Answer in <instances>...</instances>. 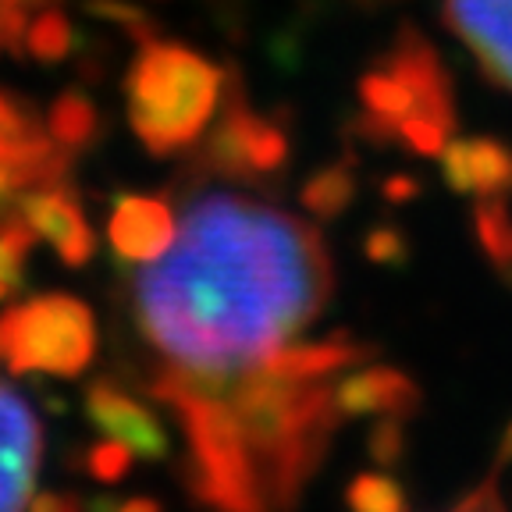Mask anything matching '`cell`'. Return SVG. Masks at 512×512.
<instances>
[{
  "instance_id": "1",
  "label": "cell",
  "mask_w": 512,
  "mask_h": 512,
  "mask_svg": "<svg viewBox=\"0 0 512 512\" xmlns=\"http://www.w3.org/2000/svg\"><path fill=\"white\" fill-rule=\"evenodd\" d=\"M335 292L324 235L246 196L189 203L175 242L136 278V324L168 367L228 374L306 331Z\"/></svg>"
},
{
  "instance_id": "2",
  "label": "cell",
  "mask_w": 512,
  "mask_h": 512,
  "mask_svg": "<svg viewBox=\"0 0 512 512\" xmlns=\"http://www.w3.org/2000/svg\"><path fill=\"white\" fill-rule=\"evenodd\" d=\"M338 377H292L249 363L228 374L164 367L146 388L185 434L182 484L192 502L232 512L296 505L331 434Z\"/></svg>"
},
{
  "instance_id": "3",
  "label": "cell",
  "mask_w": 512,
  "mask_h": 512,
  "mask_svg": "<svg viewBox=\"0 0 512 512\" xmlns=\"http://www.w3.org/2000/svg\"><path fill=\"white\" fill-rule=\"evenodd\" d=\"M228 68L196 54L185 43H139L125 72L128 125L150 157H182L210 128L217 104L224 100Z\"/></svg>"
},
{
  "instance_id": "4",
  "label": "cell",
  "mask_w": 512,
  "mask_h": 512,
  "mask_svg": "<svg viewBox=\"0 0 512 512\" xmlns=\"http://www.w3.org/2000/svg\"><path fill=\"white\" fill-rule=\"evenodd\" d=\"M288 157H292V143L285 125L278 118L256 114L246 104L239 75H232V89H224L221 118L189 150L185 178L189 182L228 178L239 185L271 189L288 175Z\"/></svg>"
},
{
  "instance_id": "5",
  "label": "cell",
  "mask_w": 512,
  "mask_h": 512,
  "mask_svg": "<svg viewBox=\"0 0 512 512\" xmlns=\"http://www.w3.org/2000/svg\"><path fill=\"white\" fill-rule=\"evenodd\" d=\"M0 349L11 374L79 377L96 356V320L82 299L50 292L0 317Z\"/></svg>"
},
{
  "instance_id": "6",
  "label": "cell",
  "mask_w": 512,
  "mask_h": 512,
  "mask_svg": "<svg viewBox=\"0 0 512 512\" xmlns=\"http://www.w3.org/2000/svg\"><path fill=\"white\" fill-rule=\"evenodd\" d=\"M82 409H86L89 424L107 438L121 441L132 448V456L150 459V463H164L171 456V434L160 424L146 402L132 399L114 377H96L89 381L86 395H82Z\"/></svg>"
},
{
  "instance_id": "7",
  "label": "cell",
  "mask_w": 512,
  "mask_h": 512,
  "mask_svg": "<svg viewBox=\"0 0 512 512\" xmlns=\"http://www.w3.org/2000/svg\"><path fill=\"white\" fill-rule=\"evenodd\" d=\"M43 431L29 402L0 384V512L25 509L40 477Z\"/></svg>"
},
{
  "instance_id": "8",
  "label": "cell",
  "mask_w": 512,
  "mask_h": 512,
  "mask_svg": "<svg viewBox=\"0 0 512 512\" xmlns=\"http://www.w3.org/2000/svg\"><path fill=\"white\" fill-rule=\"evenodd\" d=\"M381 61L392 68L395 75H402L409 89L416 96V111L424 118H434L438 125H445L448 132H456L459 114H456V86H452V75L441 64L438 50L427 43V36L416 29L413 22H402L395 32L392 47L384 50Z\"/></svg>"
},
{
  "instance_id": "9",
  "label": "cell",
  "mask_w": 512,
  "mask_h": 512,
  "mask_svg": "<svg viewBox=\"0 0 512 512\" xmlns=\"http://www.w3.org/2000/svg\"><path fill=\"white\" fill-rule=\"evenodd\" d=\"M441 18L477 57L484 79L512 93V0H445Z\"/></svg>"
},
{
  "instance_id": "10",
  "label": "cell",
  "mask_w": 512,
  "mask_h": 512,
  "mask_svg": "<svg viewBox=\"0 0 512 512\" xmlns=\"http://www.w3.org/2000/svg\"><path fill=\"white\" fill-rule=\"evenodd\" d=\"M15 210L36 228L40 239L57 249L64 267H86L96 253V235L79 210L75 185H43V189L15 192Z\"/></svg>"
},
{
  "instance_id": "11",
  "label": "cell",
  "mask_w": 512,
  "mask_h": 512,
  "mask_svg": "<svg viewBox=\"0 0 512 512\" xmlns=\"http://www.w3.org/2000/svg\"><path fill=\"white\" fill-rule=\"evenodd\" d=\"M178 235L175 210L160 196L146 192H121L107 221V242L121 264H153L168 253Z\"/></svg>"
},
{
  "instance_id": "12",
  "label": "cell",
  "mask_w": 512,
  "mask_h": 512,
  "mask_svg": "<svg viewBox=\"0 0 512 512\" xmlns=\"http://www.w3.org/2000/svg\"><path fill=\"white\" fill-rule=\"evenodd\" d=\"M335 409L338 416H416L424 409V392L402 370L360 363L335 381Z\"/></svg>"
},
{
  "instance_id": "13",
  "label": "cell",
  "mask_w": 512,
  "mask_h": 512,
  "mask_svg": "<svg viewBox=\"0 0 512 512\" xmlns=\"http://www.w3.org/2000/svg\"><path fill=\"white\" fill-rule=\"evenodd\" d=\"M441 178L459 196H512V146L491 136L452 139L441 150Z\"/></svg>"
},
{
  "instance_id": "14",
  "label": "cell",
  "mask_w": 512,
  "mask_h": 512,
  "mask_svg": "<svg viewBox=\"0 0 512 512\" xmlns=\"http://www.w3.org/2000/svg\"><path fill=\"white\" fill-rule=\"evenodd\" d=\"M374 352L377 345L370 342H356L349 335H331L324 342H296V345L285 342L256 363H264V367L292 377H338L342 370L367 363Z\"/></svg>"
},
{
  "instance_id": "15",
  "label": "cell",
  "mask_w": 512,
  "mask_h": 512,
  "mask_svg": "<svg viewBox=\"0 0 512 512\" xmlns=\"http://www.w3.org/2000/svg\"><path fill=\"white\" fill-rule=\"evenodd\" d=\"M47 132L72 157L93 150L104 136V114L82 89H64L47 111Z\"/></svg>"
},
{
  "instance_id": "16",
  "label": "cell",
  "mask_w": 512,
  "mask_h": 512,
  "mask_svg": "<svg viewBox=\"0 0 512 512\" xmlns=\"http://www.w3.org/2000/svg\"><path fill=\"white\" fill-rule=\"evenodd\" d=\"M356 192H360L356 160L345 157V160H331V164L313 171L303 182V189H299V203H303L313 217H320V221H335V217H342L345 210L352 207Z\"/></svg>"
},
{
  "instance_id": "17",
  "label": "cell",
  "mask_w": 512,
  "mask_h": 512,
  "mask_svg": "<svg viewBox=\"0 0 512 512\" xmlns=\"http://www.w3.org/2000/svg\"><path fill=\"white\" fill-rule=\"evenodd\" d=\"M50 143L54 139H50L36 107L29 100H22V96L0 89V157L22 160L29 153H40Z\"/></svg>"
},
{
  "instance_id": "18",
  "label": "cell",
  "mask_w": 512,
  "mask_h": 512,
  "mask_svg": "<svg viewBox=\"0 0 512 512\" xmlns=\"http://www.w3.org/2000/svg\"><path fill=\"white\" fill-rule=\"evenodd\" d=\"M25 57L36 64H61L64 57H72L79 47V32H75L72 18L57 8H47L25 25Z\"/></svg>"
},
{
  "instance_id": "19",
  "label": "cell",
  "mask_w": 512,
  "mask_h": 512,
  "mask_svg": "<svg viewBox=\"0 0 512 512\" xmlns=\"http://www.w3.org/2000/svg\"><path fill=\"white\" fill-rule=\"evenodd\" d=\"M82 11L96 22H107L114 29H121L125 36H132L136 43H146L153 36H160V22L136 0H82Z\"/></svg>"
},
{
  "instance_id": "20",
  "label": "cell",
  "mask_w": 512,
  "mask_h": 512,
  "mask_svg": "<svg viewBox=\"0 0 512 512\" xmlns=\"http://www.w3.org/2000/svg\"><path fill=\"white\" fill-rule=\"evenodd\" d=\"M345 505L360 512H406L409 498L399 480H392L388 473H356L345 491Z\"/></svg>"
},
{
  "instance_id": "21",
  "label": "cell",
  "mask_w": 512,
  "mask_h": 512,
  "mask_svg": "<svg viewBox=\"0 0 512 512\" xmlns=\"http://www.w3.org/2000/svg\"><path fill=\"white\" fill-rule=\"evenodd\" d=\"M363 256L377 267L399 271V267L409 264V256H413V242H409V235L402 232L399 224L381 221L363 235Z\"/></svg>"
},
{
  "instance_id": "22",
  "label": "cell",
  "mask_w": 512,
  "mask_h": 512,
  "mask_svg": "<svg viewBox=\"0 0 512 512\" xmlns=\"http://www.w3.org/2000/svg\"><path fill=\"white\" fill-rule=\"evenodd\" d=\"M128 466H132V448L114 438L93 441V445L86 448V459H82V470H86L96 484H118L128 473Z\"/></svg>"
},
{
  "instance_id": "23",
  "label": "cell",
  "mask_w": 512,
  "mask_h": 512,
  "mask_svg": "<svg viewBox=\"0 0 512 512\" xmlns=\"http://www.w3.org/2000/svg\"><path fill=\"white\" fill-rule=\"evenodd\" d=\"M367 452L381 470H395L406 459V416H381L367 434Z\"/></svg>"
},
{
  "instance_id": "24",
  "label": "cell",
  "mask_w": 512,
  "mask_h": 512,
  "mask_svg": "<svg viewBox=\"0 0 512 512\" xmlns=\"http://www.w3.org/2000/svg\"><path fill=\"white\" fill-rule=\"evenodd\" d=\"M445 125H438L434 118H424V114H409V118L399 121V146L409 150L413 157H441L448 143Z\"/></svg>"
},
{
  "instance_id": "25",
  "label": "cell",
  "mask_w": 512,
  "mask_h": 512,
  "mask_svg": "<svg viewBox=\"0 0 512 512\" xmlns=\"http://www.w3.org/2000/svg\"><path fill=\"white\" fill-rule=\"evenodd\" d=\"M25 25H29V15L22 0H0V50L4 54L25 57Z\"/></svg>"
},
{
  "instance_id": "26",
  "label": "cell",
  "mask_w": 512,
  "mask_h": 512,
  "mask_svg": "<svg viewBox=\"0 0 512 512\" xmlns=\"http://www.w3.org/2000/svg\"><path fill=\"white\" fill-rule=\"evenodd\" d=\"M420 192H424L420 178L406 175V171H399V175H392V178H384V185H381V196L392 203V207H402V203L420 200Z\"/></svg>"
},
{
  "instance_id": "27",
  "label": "cell",
  "mask_w": 512,
  "mask_h": 512,
  "mask_svg": "<svg viewBox=\"0 0 512 512\" xmlns=\"http://www.w3.org/2000/svg\"><path fill=\"white\" fill-rule=\"evenodd\" d=\"M456 509H459V512H473V509H505V498L498 495L495 477L484 480V484H477V488H473L470 495L459 498Z\"/></svg>"
},
{
  "instance_id": "28",
  "label": "cell",
  "mask_w": 512,
  "mask_h": 512,
  "mask_svg": "<svg viewBox=\"0 0 512 512\" xmlns=\"http://www.w3.org/2000/svg\"><path fill=\"white\" fill-rule=\"evenodd\" d=\"M32 512H79L86 509V502L75 495H57V491H47V495H32L29 498Z\"/></svg>"
},
{
  "instance_id": "29",
  "label": "cell",
  "mask_w": 512,
  "mask_h": 512,
  "mask_svg": "<svg viewBox=\"0 0 512 512\" xmlns=\"http://www.w3.org/2000/svg\"><path fill=\"white\" fill-rule=\"evenodd\" d=\"M505 466H512V424L505 427V438L498 445V459H495V470H505Z\"/></svg>"
},
{
  "instance_id": "30",
  "label": "cell",
  "mask_w": 512,
  "mask_h": 512,
  "mask_svg": "<svg viewBox=\"0 0 512 512\" xmlns=\"http://www.w3.org/2000/svg\"><path fill=\"white\" fill-rule=\"evenodd\" d=\"M495 271H498V278H502L505 285L512 288V249H509V253L502 256V264H495Z\"/></svg>"
},
{
  "instance_id": "31",
  "label": "cell",
  "mask_w": 512,
  "mask_h": 512,
  "mask_svg": "<svg viewBox=\"0 0 512 512\" xmlns=\"http://www.w3.org/2000/svg\"><path fill=\"white\" fill-rule=\"evenodd\" d=\"M25 8H50V4H57V0H22Z\"/></svg>"
},
{
  "instance_id": "32",
  "label": "cell",
  "mask_w": 512,
  "mask_h": 512,
  "mask_svg": "<svg viewBox=\"0 0 512 512\" xmlns=\"http://www.w3.org/2000/svg\"><path fill=\"white\" fill-rule=\"evenodd\" d=\"M360 8H384V4H392V0H356Z\"/></svg>"
},
{
  "instance_id": "33",
  "label": "cell",
  "mask_w": 512,
  "mask_h": 512,
  "mask_svg": "<svg viewBox=\"0 0 512 512\" xmlns=\"http://www.w3.org/2000/svg\"><path fill=\"white\" fill-rule=\"evenodd\" d=\"M4 296H8V292H4V281H0V299H4Z\"/></svg>"
},
{
  "instance_id": "34",
  "label": "cell",
  "mask_w": 512,
  "mask_h": 512,
  "mask_svg": "<svg viewBox=\"0 0 512 512\" xmlns=\"http://www.w3.org/2000/svg\"><path fill=\"white\" fill-rule=\"evenodd\" d=\"M0 360H4V349H0Z\"/></svg>"
}]
</instances>
